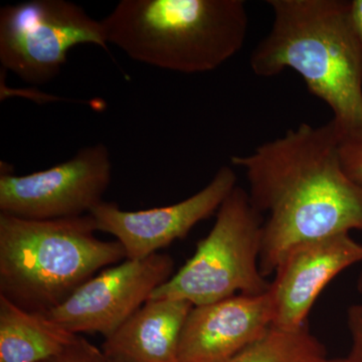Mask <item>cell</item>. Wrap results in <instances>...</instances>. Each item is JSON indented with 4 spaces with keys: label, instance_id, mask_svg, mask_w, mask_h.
Returning a JSON list of instances; mask_svg holds the SVG:
<instances>
[{
    "label": "cell",
    "instance_id": "18",
    "mask_svg": "<svg viewBox=\"0 0 362 362\" xmlns=\"http://www.w3.org/2000/svg\"><path fill=\"white\" fill-rule=\"evenodd\" d=\"M350 2V18L362 52V0Z\"/></svg>",
    "mask_w": 362,
    "mask_h": 362
},
{
    "label": "cell",
    "instance_id": "7",
    "mask_svg": "<svg viewBox=\"0 0 362 362\" xmlns=\"http://www.w3.org/2000/svg\"><path fill=\"white\" fill-rule=\"evenodd\" d=\"M112 159L103 143L78 150L45 170L0 175V213L33 221L78 218L103 202L112 180Z\"/></svg>",
    "mask_w": 362,
    "mask_h": 362
},
{
    "label": "cell",
    "instance_id": "12",
    "mask_svg": "<svg viewBox=\"0 0 362 362\" xmlns=\"http://www.w3.org/2000/svg\"><path fill=\"white\" fill-rule=\"evenodd\" d=\"M192 308L185 300H148L105 339L104 356L121 362H178L181 331Z\"/></svg>",
    "mask_w": 362,
    "mask_h": 362
},
{
    "label": "cell",
    "instance_id": "17",
    "mask_svg": "<svg viewBox=\"0 0 362 362\" xmlns=\"http://www.w3.org/2000/svg\"><path fill=\"white\" fill-rule=\"evenodd\" d=\"M347 324L350 337H351V349L349 362H362V303L352 305L347 312Z\"/></svg>",
    "mask_w": 362,
    "mask_h": 362
},
{
    "label": "cell",
    "instance_id": "1",
    "mask_svg": "<svg viewBox=\"0 0 362 362\" xmlns=\"http://www.w3.org/2000/svg\"><path fill=\"white\" fill-rule=\"evenodd\" d=\"M332 121L301 123L247 156L230 157L244 169L252 206L265 216L259 268L275 273L293 247L331 235L362 232V187L342 166Z\"/></svg>",
    "mask_w": 362,
    "mask_h": 362
},
{
    "label": "cell",
    "instance_id": "3",
    "mask_svg": "<svg viewBox=\"0 0 362 362\" xmlns=\"http://www.w3.org/2000/svg\"><path fill=\"white\" fill-rule=\"evenodd\" d=\"M107 42L162 70H216L242 49L249 30L243 0H122L104 20Z\"/></svg>",
    "mask_w": 362,
    "mask_h": 362
},
{
    "label": "cell",
    "instance_id": "16",
    "mask_svg": "<svg viewBox=\"0 0 362 362\" xmlns=\"http://www.w3.org/2000/svg\"><path fill=\"white\" fill-rule=\"evenodd\" d=\"M106 356L89 340L81 337L71 346L40 362H105Z\"/></svg>",
    "mask_w": 362,
    "mask_h": 362
},
{
    "label": "cell",
    "instance_id": "11",
    "mask_svg": "<svg viewBox=\"0 0 362 362\" xmlns=\"http://www.w3.org/2000/svg\"><path fill=\"white\" fill-rule=\"evenodd\" d=\"M273 325L270 295H237L194 306L178 345V362H226Z\"/></svg>",
    "mask_w": 362,
    "mask_h": 362
},
{
    "label": "cell",
    "instance_id": "14",
    "mask_svg": "<svg viewBox=\"0 0 362 362\" xmlns=\"http://www.w3.org/2000/svg\"><path fill=\"white\" fill-rule=\"evenodd\" d=\"M325 349L307 325L297 330L272 326L263 337L226 362H320Z\"/></svg>",
    "mask_w": 362,
    "mask_h": 362
},
{
    "label": "cell",
    "instance_id": "10",
    "mask_svg": "<svg viewBox=\"0 0 362 362\" xmlns=\"http://www.w3.org/2000/svg\"><path fill=\"white\" fill-rule=\"evenodd\" d=\"M362 261V244L350 233H339L293 247L275 271L268 293L273 306V327L297 330L317 298L341 272Z\"/></svg>",
    "mask_w": 362,
    "mask_h": 362
},
{
    "label": "cell",
    "instance_id": "15",
    "mask_svg": "<svg viewBox=\"0 0 362 362\" xmlns=\"http://www.w3.org/2000/svg\"><path fill=\"white\" fill-rule=\"evenodd\" d=\"M337 133L343 168L350 180L362 187V129Z\"/></svg>",
    "mask_w": 362,
    "mask_h": 362
},
{
    "label": "cell",
    "instance_id": "21",
    "mask_svg": "<svg viewBox=\"0 0 362 362\" xmlns=\"http://www.w3.org/2000/svg\"><path fill=\"white\" fill-rule=\"evenodd\" d=\"M105 362H121V361H113V359L106 358V361H105Z\"/></svg>",
    "mask_w": 362,
    "mask_h": 362
},
{
    "label": "cell",
    "instance_id": "13",
    "mask_svg": "<svg viewBox=\"0 0 362 362\" xmlns=\"http://www.w3.org/2000/svg\"><path fill=\"white\" fill-rule=\"evenodd\" d=\"M78 337L45 314L25 310L0 295V362H40Z\"/></svg>",
    "mask_w": 362,
    "mask_h": 362
},
{
    "label": "cell",
    "instance_id": "2",
    "mask_svg": "<svg viewBox=\"0 0 362 362\" xmlns=\"http://www.w3.org/2000/svg\"><path fill=\"white\" fill-rule=\"evenodd\" d=\"M270 33L252 52V71L271 78L287 69L333 112L339 132L362 129V52L343 0H269Z\"/></svg>",
    "mask_w": 362,
    "mask_h": 362
},
{
    "label": "cell",
    "instance_id": "6",
    "mask_svg": "<svg viewBox=\"0 0 362 362\" xmlns=\"http://www.w3.org/2000/svg\"><path fill=\"white\" fill-rule=\"evenodd\" d=\"M90 44L108 49L102 21L66 0H30L0 9V63L30 85L61 73L69 52Z\"/></svg>",
    "mask_w": 362,
    "mask_h": 362
},
{
    "label": "cell",
    "instance_id": "8",
    "mask_svg": "<svg viewBox=\"0 0 362 362\" xmlns=\"http://www.w3.org/2000/svg\"><path fill=\"white\" fill-rule=\"evenodd\" d=\"M173 274L175 261L168 254L126 259L89 279L45 315L75 334L99 333L106 339Z\"/></svg>",
    "mask_w": 362,
    "mask_h": 362
},
{
    "label": "cell",
    "instance_id": "20",
    "mask_svg": "<svg viewBox=\"0 0 362 362\" xmlns=\"http://www.w3.org/2000/svg\"><path fill=\"white\" fill-rule=\"evenodd\" d=\"M357 287H358L359 291L362 292V273L361 275L359 276L358 284H357Z\"/></svg>",
    "mask_w": 362,
    "mask_h": 362
},
{
    "label": "cell",
    "instance_id": "9",
    "mask_svg": "<svg viewBox=\"0 0 362 362\" xmlns=\"http://www.w3.org/2000/svg\"><path fill=\"white\" fill-rule=\"evenodd\" d=\"M237 187L230 166H221L206 187L185 201L142 211H123L113 202H101L89 214L97 230L122 245L126 259H141L187 237L197 223L218 213Z\"/></svg>",
    "mask_w": 362,
    "mask_h": 362
},
{
    "label": "cell",
    "instance_id": "19",
    "mask_svg": "<svg viewBox=\"0 0 362 362\" xmlns=\"http://www.w3.org/2000/svg\"><path fill=\"white\" fill-rule=\"evenodd\" d=\"M320 362H349V361H347L346 358H343V359H327V358H325V359H323V361H320Z\"/></svg>",
    "mask_w": 362,
    "mask_h": 362
},
{
    "label": "cell",
    "instance_id": "4",
    "mask_svg": "<svg viewBox=\"0 0 362 362\" xmlns=\"http://www.w3.org/2000/svg\"><path fill=\"white\" fill-rule=\"evenodd\" d=\"M90 214L33 221L0 213V295L47 313L98 272L125 261L118 240H102Z\"/></svg>",
    "mask_w": 362,
    "mask_h": 362
},
{
    "label": "cell",
    "instance_id": "5",
    "mask_svg": "<svg viewBox=\"0 0 362 362\" xmlns=\"http://www.w3.org/2000/svg\"><path fill=\"white\" fill-rule=\"evenodd\" d=\"M264 218L249 194L233 188L197 251L150 299H177L194 306L237 295L265 294L270 288L259 268Z\"/></svg>",
    "mask_w": 362,
    "mask_h": 362
}]
</instances>
